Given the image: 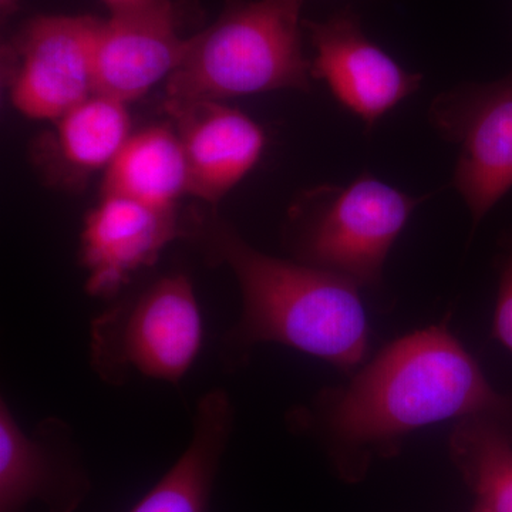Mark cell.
<instances>
[{
  "label": "cell",
  "instance_id": "obj_1",
  "mask_svg": "<svg viewBox=\"0 0 512 512\" xmlns=\"http://www.w3.org/2000/svg\"><path fill=\"white\" fill-rule=\"evenodd\" d=\"M481 419L512 439V393L497 392L446 325L390 343L345 386L329 387L289 414L292 429L325 447L343 477L447 420Z\"/></svg>",
  "mask_w": 512,
  "mask_h": 512
},
{
  "label": "cell",
  "instance_id": "obj_2",
  "mask_svg": "<svg viewBox=\"0 0 512 512\" xmlns=\"http://www.w3.org/2000/svg\"><path fill=\"white\" fill-rule=\"evenodd\" d=\"M212 262L237 279L242 312L225 336L231 363L261 343H279L346 373L365 362L369 328L359 286L329 271L275 258L249 245L220 220L202 225Z\"/></svg>",
  "mask_w": 512,
  "mask_h": 512
},
{
  "label": "cell",
  "instance_id": "obj_3",
  "mask_svg": "<svg viewBox=\"0 0 512 512\" xmlns=\"http://www.w3.org/2000/svg\"><path fill=\"white\" fill-rule=\"evenodd\" d=\"M303 0H224L214 23L188 39L165 84L173 111L231 97L312 89L303 53Z\"/></svg>",
  "mask_w": 512,
  "mask_h": 512
},
{
  "label": "cell",
  "instance_id": "obj_4",
  "mask_svg": "<svg viewBox=\"0 0 512 512\" xmlns=\"http://www.w3.org/2000/svg\"><path fill=\"white\" fill-rule=\"evenodd\" d=\"M421 201L365 173L346 187L323 185L303 194L286 238L298 262L359 288H377L390 249Z\"/></svg>",
  "mask_w": 512,
  "mask_h": 512
},
{
  "label": "cell",
  "instance_id": "obj_5",
  "mask_svg": "<svg viewBox=\"0 0 512 512\" xmlns=\"http://www.w3.org/2000/svg\"><path fill=\"white\" fill-rule=\"evenodd\" d=\"M204 325L191 279L171 274L93 320L90 359L104 382L130 375L178 384L200 355Z\"/></svg>",
  "mask_w": 512,
  "mask_h": 512
},
{
  "label": "cell",
  "instance_id": "obj_6",
  "mask_svg": "<svg viewBox=\"0 0 512 512\" xmlns=\"http://www.w3.org/2000/svg\"><path fill=\"white\" fill-rule=\"evenodd\" d=\"M101 20L40 15L2 47L3 72L13 106L26 117L59 120L94 90V45Z\"/></svg>",
  "mask_w": 512,
  "mask_h": 512
},
{
  "label": "cell",
  "instance_id": "obj_7",
  "mask_svg": "<svg viewBox=\"0 0 512 512\" xmlns=\"http://www.w3.org/2000/svg\"><path fill=\"white\" fill-rule=\"evenodd\" d=\"M429 119L444 140L460 148L451 184L477 228L512 190V72L495 82L440 93Z\"/></svg>",
  "mask_w": 512,
  "mask_h": 512
},
{
  "label": "cell",
  "instance_id": "obj_8",
  "mask_svg": "<svg viewBox=\"0 0 512 512\" xmlns=\"http://www.w3.org/2000/svg\"><path fill=\"white\" fill-rule=\"evenodd\" d=\"M315 59L313 79L323 80L336 100L367 128L420 89L423 76L404 70L366 36L352 8L322 22L303 20Z\"/></svg>",
  "mask_w": 512,
  "mask_h": 512
},
{
  "label": "cell",
  "instance_id": "obj_9",
  "mask_svg": "<svg viewBox=\"0 0 512 512\" xmlns=\"http://www.w3.org/2000/svg\"><path fill=\"white\" fill-rule=\"evenodd\" d=\"M63 420H43L26 433L5 399L0 402V512H25L42 501L49 512H74L89 478Z\"/></svg>",
  "mask_w": 512,
  "mask_h": 512
},
{
  "label": "cell",
  "instance_id": "obj_10",
  "mask_svg": "<svg viewBox=\"0 0 512 512\" xmlns=\"http://www.w3.org/2000/svg\"><path fill=\"white\" fill-rule=\"evenodd\" d=\"M183 235L175 208L103 195L100 204L87 214L82 232L87 292L113 298L131 276L156 264L165 247Z\"/></svg>",
  "mask_w": 512,
  "mask_h": 512
},
{
  "label": "cell",
  "instance_id": "obj_11",
  "mask_svg": "<svg viewBox=\"0 0 512 512\" xmlns=\"http://www.w3.org/2000/svg\"><path fill=\"white\" fill-rule=\"evenodd\" d=\"M188 39L178 32L173 0L158 8L101 20L94 45V90L124 104L140 99L173 74L183 60Z\"/></svg>",
  "mask_w": 512,
  "mask_h": 512
},
{
  "label": "cell",
  "instance_id": "obj_12",
  "mask_svg": "<svg viewBox=\"0 0 512 512\" xmlns=\"http://www.w3.org/2000/svg\"><path fill=\"white\" fill-rule=\"evenodd\" d=\"M183 144L190 194L217 204L247 177L265 150V131L221 101L168 111Z\"/></svg>",
  "mask_w": 512,
  "mask_h": 512
},
{
  "label": "cell",
  "instance_id": "obj_13",
  "mask_svg": "<svg viewBox=\"0 0 512 512\" xmlns=\"http://www.w3.org/2000/svg\"><path fill=\"white\" fill-rule=\"evenodd\" d=\"M234 406L222 389L198 400L190 443L130 512H208L212 488L234 429Z\"/></svg>",
  "mask_w": 512,
  "mask_h": 512
},
{
  "label": "cell",
  "instance_id": "obj_14",
  "mask_svg": "<svg viewBox=\"0 0 512 512\" xmlns=\"http://www.w3.org/2000/svg\"><path fill=\"white\" fill-rule=\"evenodd\" d=\"M190 194V173L174 126H151L128 138L104 175L103 195L175 208Z\"/></svg>",
  "mask_w": 512,
  "mask_h": 512
},
{
  "label": "cell",
  "instance_id": "obj_15",
  "mask_svg": "<svg viewBox=\"0 0 512 512\" xmlns=\"http://www.w3.org/2000/svg\"><path fill=\"white\" fill-rule=\"evenodd\" d=\"M450 456L474 495L473 512H512V439L481 419L457 421Z\"/></svg>",
  "mask_w": 512,
  "mask_h": 512
},
{
  "label": "cell",
  "instance_id": "obj_16",
  "mask_svg": "<svg viewBox=\"0 0 512 512\" xmlns=\"http://www.w3.org/2000/svg\"><path fill=\"white\" fill-rule=\"evenodd\" d=\"M130 138L126 104L93 94L57 120V151L82 173L109 168Z\"/></svg>",
  "mask_w": 512,
  "mask_h": 512
},
{
  "label": "cell",
  "instance_id": "obj_17",
  "mask_svg": "<svg viewBox=\"0 0 512 512\" xmlns=\"http://www.w3.org/2000/svg\"><path fill=\"white\" fill-rule=\"evenodd\" d=\"M493 335L512 352V244L501 264L500 285L495 303Z\"/></svg>",
  "mask_w": 512,
  "mask_h": 512
},
{
  "label": "cell",
  "instance_id": "obj_18",
  "mask_svg": "<svg viewBox=\"0 0 512 512\" xmlns=\"http://www.w3.org/2000/svg\"><path fill=\"white\" fill-rule=\"evenodd\" d=\"M110 16L130 15V13L143 12V10L158 8L171 0H101Z\"/></svg>",
  "mask_w": 512,
  "mask_h": 512
},
{
  "label": "cell",
  "instance_id": "obj_19",
  "mask_svg": "<svg viewBox=\"0 0 512 512\" xmlns=\"http://www.w3.org/2000/svg\"><path fill=\"white\" fill-rule=\"evenodd\" d=\"M20 0H0V18L8 20L19 9Z\"/></svg>",
  "mask_w": 512,
  "mask_h": 512
}]
</instances>
